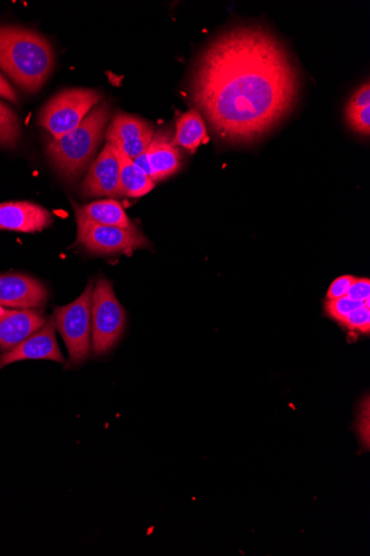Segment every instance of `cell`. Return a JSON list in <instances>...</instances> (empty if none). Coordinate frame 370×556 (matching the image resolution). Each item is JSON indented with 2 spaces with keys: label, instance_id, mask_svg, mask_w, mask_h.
Returning a JSON list of instances; mask_svg holds the SVG:
<instances>
[{
  "label": "cell",
  "instance_id": "6da1fadb",
  "mask_svg": "<svg viewBox=\"0 0 370 556\" xmlns=\"http://www.w3.org/2000/svg\"><path fill=\"white\" fill-rule=\"evenodd\" d=\"M299 76L269 30L237 27L210 43L192 80L194 104L224 139L247 143L267 135L294 108Z\"/></svg>",
  "mask_w": 370,
  "mask_h": 556
},
{
  "label": "cell",
  "instance_id": "7a4b0ae2",
  "mask_svg": "<svg viewBox=\"0 0 370 556\" xmlns=\"http://www.w3.org/2000/svg\"><path fill=\"white\" fill-rule=\"evenodd\" d=\"M55 67V52L40 34L0 26V68L24 91L38 92Z\"/></svg>",
  "mask_w": 370,
  "mask_h": 556
},
{
  "label": "cell",
  "instance_id": "3957f363",
  "mask_svg": "<svg viewBox=\"0 0 370 556\" xmlns=\"http://www.w3.org/2000/svg\"><path fill=\"white\" fill-rule=\"evenodd\" d=\"M110 119L111 105L104 101L74 130L61 138H51L47 155L52 166L71 180L82 175L94 159Z\"/></svg>",
  "mask_w": 370,
  "mask_h": 556
},
{
  "label": "cell",
  "instance_id": "277c9868",
  "mask_svg": "<svg viewBox=\"0 0 370 556\" xmlns=\"http://www.w3.org/2000/svg\"><path fill=\"white\" fill-rule=\"evenodd\" d=\"M126 327V312L111 281L100 277L91 300V351L95 357L111 351Z\"/></svg>",
  "mask_w": 370,
  "mask_h": 556
},
{
  "label": "cell",
  "instance_id": "5b68a950",
  "mask_svg": "<svg viewBox=\"0 0 370 556\" xmlns=\"http://www.w3.org/2000/svg\"><path fill=\"white\" fill-rule=\"evenodd\" d=\"M103 94L95 89H66L52 97L41 110L38 124L52 138H61L78 127L99 104Z\"/></svg>",
  "mask_w": 370,
  "mask_h": 556
},
{
  "label": "cell",
  "instance_id": "8992f818",
  "mask_svg": "<svg viewBox=\"0 0 370 556\" xmlns=\"http://www.w3.org/2000/svg\"><path fill=\"white\" fill-rule=\"evenodd\" d=\"M92 291L90 281L76 301L55 311L56 328L64 338L73 366L82 364L90 356Z\"/></svg>",
  "mask_w": 370,
  "mask_h": 556
},
{
  "label": "cell",
  "instance_id": "52a82bcc",
  "mask_svg": "<svg viewBox=\"0 0 370 556\" xmlns=\"http://www.w3.org/2000/svg\"><path fill=\"white\" fill-rule=\"evenodd\" d=\"M77 243L99 255L124 254L131 256L137 249L145 248L148 239L135 227L131 229L93 223L76 213Z\"/></svg>",
  "mask_w": 370,
  "mask_h": 556
},
{
  "label": "cell",
  "instance_id": "ba28073f",
  "mask_svg": "<svg viewBox=\"0 0 370 556\" xmlns=\"http://www.w3.org/2000/svg\"><path fill=\"white\" fill-rule=\"evenodd\" d=\"M24 361H51L65 364V357L56 338L54 317L49 319L38 331L28 337L11 351L0 356V370L14 363Z\"/></svg>",
  "mask_w": 370,
  "mask_h": 556
},
{
  "label": "cell",
  "instance_id": "9c48e42d",
  "mask_svg": "<svg viewBox=\"0 0 370 556\" xmlns=\"http://www.w3.org/2000/svg\"><path fill=\"white\" fill-rule=\"evenodd\" d=\"M85 197H120V167L115 147L107 142L81 185Z\"/></svg>",
  "mask_w": 370,
  "mask_h": 556
},
{
  "label": "cell",
  "instance_id": "30bf717a",
  "mask_svg": "<svg viewBox=\"0 0 370 556\" xmlns=\"http://www.w3.org/2000/svg\"><path fill=\"white\" fill-rule=\"evenodd\" d=\"M47 299V289L40 281L21 274L0 275V307L37 311Z\"/></svg>",
  "mask_w": 370,
  "mask_h": 556
},
{
  "label": "cell",
  "instance_id": "8fae6325",
  "mask_svg": "<svg viewBox=\"0 0 370 556\" xmlns=\"http://www.w3.org/2000/svg\"><path fill=\"white\" fill-rule=\"evenodd\" d=\"M153 127L143 119L118 114L112 122L105 138L131 160L142 155L154 136Z\"/></svg>",
  "mask_w": 370,
  "mask_h": 556
},
{
  "label": "cell",
  "instance_id": "7c38bea8",
  "mask_svg": "<svg viewBox=\"0 0 370 556\" xmlns=\"http://www.w3.org/2000/svg\"><path fill=\"white\" fill-rule=\"evenodd\" d=\"M155 184L176 174L181 166V155L168 136L154 134L144 153L132 160Z\"/></svg>",
  "mask_w": 370,
  "mask_h": 556
},
{
  "label": "cell",
  "instance_id": "4fadbf2b",
  "mask_svg": "<svg viewBox=\"0 0 370 556\" xmlns=\"http://www.w3.org/2000/svg\"><path fill=\"white\" fill-rule=\"evenodd\" d=\"M54 223L51 214L29 201H11L0 204V230L26 233L42 231Z\"/></svg>",
  "mask_w": 370,
  "mask_h": 556
},
{
  "label": "cell",
  "instance_id": "5bb4252c",
  "mask_svg": "<svg viewBox=\"0 0 370 556\" xmlns=\"http://www.w3.org/2000/svg\"><path fill=\"white\" fill-rule=\"evenodd\" d=\"M46 323L40 312L0 307V350H13Z\"/></svg>",
  "mask_w": 370,
  "mask_h": 556
},
{
  "label": "cell",
  "instance_id": "9a60e30c",
  "mask_svg": "<svg viewBox=\"0 0 370 556\" xmlns=\"http://www.w3.org/2000/svg\"><path fill=\"white\" fill-rule=\"evenodd\" d=\"M74 207L75 213L93 223L126 229L135 228L123 205L115 199L93 201L81 207L74 204Z\"/></svg>",
  "mask_w": 370,
  "mask_h": 556
},
{
  "label": "cell",
  "instance_id": "2e32d148",
  "mask_svg": "<svg viewBox=\"0 0 370 556\" xmlns=\"http://www.w3.org/2000/svg\"><path fill=\"white\" fill-rule=\"evenodd\" d=\"M120 167V197L140 198L154 188V182L131 159L115 147Z\"/></svg>",
  "mask_w": 370,
  "mask_h": 556
},
{
  "label": "cell",
  "instance_id": "e0dca14e",
  "mask_svg": "<svg viewBox=\"0 0 370 556\" xmlns=\"http://www.w3.org/2000/svg\"><path fill=\"white\" fill-rule=\"evenodd\" d=\"M208 138L203 119L197 111L193 110L182 115L177 123V132L173 142L194 153L201 143Z\"/></svg>",
  "mask_w": 370,
  "mask_h": 556
},
{
  "label": "cell",
  "instance_id": "ac0fdd59",
  "mask_svg": "<svg viewBox=\"0 0 370 556\" xmlns=\"http://www.w3.org/2000/svg\"><path fill=\"white\" fill-rule=\"evenodd\" d=\"M22 137V127L16 113L0 101V147L14 148Z\"/></svg>",
  "mask_w": 370,
  "mask_h": 556
},
{
  "label": "cell",
  "instance_id": "d6986e66",
  "mask_svg": "<svg viewBox=\"0 0 370 556\" xmlns=\"http://www.w3.org/2000/svg\"><path fill=\"white\" fill-rule=\"evenodd\" d=\"M346 121L354 131L368 137L370 134V106L355 108L347 105Z\"/></svg>",
  "mask_w": 370,
  "mask_h": 556
},
{
  "label": "cell",
  "instance_id": "ffe728a7",
  "mask_svg": "<svg viewBox=\"0 0 370 556\" xmlns=\"http://www.w3.org/2000/svg\"><path fill=\"white\" fill-rule=\"evenodd\" d=\"M363 305V303L354 301L347 295L334 300H328L327 313L330 317L342 324V321L356 308Z\"/></svg>",
  "mask_w": 370,
  "mask_h": 556
},
{
  "label": "cell",
  "instance_id": "44dd1931",
  "mask_svg": "<svg viewBox=\"0 0 370 556\" xmlns=\"http://www.w3.org/2000/svg\"><path fill=\"white\" fill-rule=\"evenodd\" d=\"M344 325L352 332L368 333L370 331V306L361 305L352 312L343 321Z\"/></svg>",
  "mask_w": 370,
  "mask_h": 556
},
{
  "label": "cell",
  "instance_id": "7402d4cb",
  "mask_svg": "<svg viewBox=\"0 0 370 556\" xmlns=\"http://www.w3.org/2000/svg\"><path fill=\"white\" fill-rule=\"evenodd\" d=\"M347 296L370 306V280L368 278H355L347 292Z\"/></svg>",
  "mask_w": 370,
  "mask_h": 556
},
{
  "label": "cell",
  "instance_id": "603a6c76",
  "mask_svg": "<svg viewBox=\"0 0 370 556\" xmlns=\"http://www.w3.org/2000/svg\"><path fill=\"white\" fill-rule=\"evenodd\" d=\"M354 280L353 276H342L335 279L328 291V300L346 296Z\"/></svg>",
  "mask_w": 370,
  "mask_h": 556
},
{
  "label": "cell",
  "instance_id": "cb8c5ba5",
  "mask_svg": "<svg viewBox=\"0 0 370 556\" xmlns=\"http://www.w3.org/2000/svg\"><path fill=\"white\" fill-rule=\"evenodd\" d=\"M0 97L11 101V103H20V97L16 89L10 81L0 73Z\"/></svg>",
  "mask_w": 370,
  "mask_h": 556
}]
</instances>
